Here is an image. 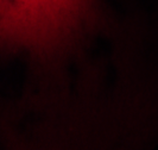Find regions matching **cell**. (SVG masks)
<instances>
[{
	"instance_id": "1",
	"label": "cell",
	"mask_w": 158,
	"mask_h": 150,
	"mask_svg": "<svg viewBox=\"0 0 158 150\" xmlns=\"http://www.w3.org/2000/svg\"><path fill=\"white\" fill-rule=\"evenodd\" d=\"M88 0H0V37L49 45L76 26Z\"/></svg>"
}]
</instances>
